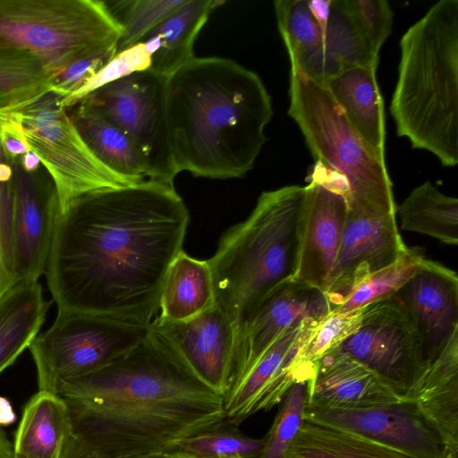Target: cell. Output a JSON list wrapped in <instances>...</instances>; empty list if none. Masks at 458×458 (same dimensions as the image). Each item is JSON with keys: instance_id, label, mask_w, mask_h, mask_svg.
<instances>
[{"instance_id": "1", "label": "cell", "mask_w": 458, "mask_h": 458, "mask_svg": "<svg viewBox=\"0 0 458 458\" xmlns=\"http://www.w3.org/2000/svg\"><path fill=\"white\" fill-rule=\"evenodd\" d=\"M189 220L174 184L156 181L74 199L59 213L45 272L58 310L150 325Z\"/></svg>"}, {"instance_id": "2", "label": "cell", "mask_w": 458, "mask_h": 458, "mask_svg": "<svg viewBox=\"0 0 458 458\" xmlns=\"http://www.w3.org/2000/svg\"><path fill=\"white\" fill-rule=\"evenodd\" d=\"M71 430L114 455L157 454L225 420L223 397L183 369L148 333L129 352L61 383Z\"/></svg>"}, {"instance_id": "3", "label": "cell", "mask_w": 458, "mask_h": 458, "mask_svg": "<svg viewBox=\"0 0 458 458\" xmlns=\"http://www.w3.org/2000/svg\"><path fill=\"white\" fill-rule=\"evenodd\" d=\"M166 110L177 173L211 179L252 169L273 115L259 76L217 56H194L167 78Z\"/></svg>"}, {"instance_id": "4", "label": "cell", "mask_w": 458, "mask_h": 458, "mask_svg": "<svg viewBox=\"0 0 458 458\" xmlns=\"http://www.w3.org/2000/svg\"><path fill=\"white\" fill-rule=\"evenodd\" d=\"M398 78L390 105L398 136L458 163V0H441L400 41Z\"/></svg>"}, {"instance_id": "5", "label": "cell", "mask_w": 458, "mask_h": 458, "mask_svg": "<svg viewBox=\"0 0 458 458\" xmlns=\"http://www.w3.org/2000/svg\"><path fill=\"white\" fill-rule=\"evenodd\" d=\"M306 186L264 191L246 220L220 238L208 259L216 303L229 317L237 337L259 303L293 279Z\"/></svg>"}, {"instance_id": "6", "label": "cell", "mask_w": 458, "mask_h": 458, "mask_svg": "<svg viewBox=\"0 0 458 458\" xmlns=\"http://www.w3.org/2000/svg\"><path fill=\"white\" fill-rule=\"evenodd\" d=\"M289 98L288 114L298 124L317 163L344 182L348 211L395 215L386 160L367 146L325 84L291 65Z\"/></svg>"}, {"instance_id": "7", "label": "cell", "mask_w": 458, "mask_h": 458, "mask_svg": "<svg viewBox=\"0 0 458 458\" xmlns=\"http://www.w3.org/2000/svg\"><path fill=\"white\" fill-rule=\"evenodd\" d=\"M120 33L104 1L0 0V48L28 51L55 75Z\"/></svg>"}, {"instance_id": "8", "label": "cell", "mask_w": 458, "mask_h": 458, "mask_svg": "<svg viewBox=\"0 0 458 458\" xmlns=\"http://www.w3.org/2000/svg\"><path fill=\"white\" fill-rule=\"evenodd\" d=\"M21 131L51 179L60 211L85 194L137 184L101 163L86 145L60 97L48 92L4 112Z\"/></svg>"}, {"instance_id": "9", "label": "cell", "mask_w": 458, "mask_h": 458, "mask_svg": "<svg viewBox=\"0 0 458 458\" xmlns=\"http://www.w3.org/2000/svg\"><path fill=\"white\" fill-rule=\"evenodd\" d=\"M148 333L149 325L58 310L52 326L38 334L28 347L37 369L38 391L56 394L61 383L101 369L139 344Z\"/></svg>"}, {"instance_id": "10", "label": "cell", "mask_w": 458, "mask_h": 458, "mask_svg": "<svg viewBox=\"0 0 458 458\" xmlns=\"http://www.w3.org/2000/svg\"><path fill=\"white\" fill-rule=\"evenodd\" d=\"M166 81L150 69L108 83L75 105L112 123L143 157L148 180L174 184V165L166 110Z\"/></svg>"}, {"instance_id": "11", "label": "cell", "mask_w": 458, "mask_h": 458, "mask_svg": "<svg viewBox=\"0 0 458 458\" xmlns=\"http://www.w3.org/2000/svg\"><path fill=\"white\" fill-rule=\"evenodd\" d=\"M332 352L361 363L400 398L427 366L416 324L396 295L365 307L359 328Z\"/></svg>"}, {"instance_id": "12", "label": "cell", "mask_w": 458, "mask_h": 458, "mask_svg": "<svg viewBox=\"0 0 458 458\" xmlns=\"http://www.w3.org/2000/svg\"><path fill=\"white\" fill-rule=\"evenodd\" d=\"M149 334L183 369L223 397L232 377L236 333L220 306L182 321L157 316Z\"/></svg>"}, {"instance_id": "13", "label": "cell", "mask_w": 458, "mask_h": 458, "mask_svg": "<svg viewBox=\"0 0 458 458\" xmlns=\"http://www.w3.org/2000/svg\"><path fill=\"white\" fill-rule=\"evenodd\" d=\"M321 318L306 320L286 332L230 384L223 395L226 422L239 426L258 411L278 404L294 383L312 378L316 364L303 361L301 352Z\"/></svg>"}, {"instance_id": "14", "label": "cell", "mask_w": 458, "mask_h": 458, "mask_svg": "<svg viewBox=\"0 0 458 458\" xmlns=\"http://www.w3.org/2000/svg\"><path fill=\"white\" fill-rule=\"evenodd\" d=\"M304 419L335 426L414 458H445L446 445L418 406L408 400L365 410L308 407Z\"/></svg>"}, {"instance_id": "15", "label": "cell", "mask_w": 458, "mask_h": 458, "mask_svg": "<svg viewBox=\"0 0 458 458\" xmlns=\"http://www.w3.org/2000/svg\"><path fill=\"white\" fill-rule=\"evenodd\" d=\"M331 310L324 292L301 282L291 279L274 288L259 303L237 337L230 384L242 377L286 332Z\"/></svg>"}, {"instance_id": "16", "label": "cell", "mask_w": 458, "mask_h": 458, "mask_svg": "<svg viewBox=\"0 0 458 458\" xmlns=\"http://www.w3.org/2000/svg\"><path fill=\"white\" fill-rule=\"evenodd\" d=\"M407 250L395 215L364 216L348 211L325 292L332 310L372 274L396 262Z\"/></svg>"}, {"instance_id": "17", "label": "cell", "mask_w": 458, "mask_h": 458, "mask_svg": "<svg viewBox=\"0 0 458 458\" xmlns=\"http://www.w3.org/2000/svg\"><path fill=\"white\" fill-rule=\"evenodd\" d=\"M13 167L14 278L16 284L36 282L46 272L59 202L51 180Z\"/></svg>"}, {"instance_id": "18", "label": "cell", "mask_w": 458, "mask_h": 458, "mask_svg": "<svg viewBox=\"0 0 458 458\" xmlns=\"http://www.w3.org/2000/svg\"><path fill=\"white\" fill-rule=\"evenodd\" d=\"M347 214L340 192L314 179L306 185L294 280L326 292Z\"/></svg>"}, {"instance_id": "19", "label": "cell", "mask_w": 458, "mask_h": 458, "mask_svg": "<svg viewBox=\"0 0 458 458\" xmlns=\"http://www.w3.org/2000/svg\"><path fill=\"white\" fill-rule=\"evenodd\" d=\"M396 296L416 324L428 365L458 333L457 274L429 259Z\"/></svg>"}, {"instance_id": "20", "label": "cell", "mask_w": 458, "mask_h": 458, "mask_svg": "<svg viewBox=\"0 0 458 458\" xmlns=\"http://www.w3.org/2000/svg\"><path fill=\"white\" fill-rule=\"evenodd\" d=\"M373 371L348 355L330 352L316 364L309 380L307 406L328 410H365L400 401Z\"/></svg>"}, {"instance_id": "21", "label": "cell", "mask_w": 458, "mask_h": 458, "mask_svg": "<svg viewBox=\"0 0 458 458\" xmlns=\"http://www.w3.org/2000/svg\"><path fill=\"white\" fill-rule=\"evenodd\" d=\"M402 399L418 406L442 437L446 450L458 449V333Z\"/></svg>"}, {"instance_id": "22", "label": "cell", "mask_w": 458, "mask_h": 458, "mask_svg": "<svg viewBox=\"0 0 458 458\" xmlns=\"http://www.w3.org/2000/svg\"><path fill=\"white\" fill-rule=\"evenodd\" d=\"M376 70L374 66H349L325 86L367 146L385 159L384 106Z\"/></svg>"}, {"instance_id": "23", "label": "cell", "mask_w": 458, "mask_h": 458, "mask_svg": "<svg viewBox=\"0 0 458 458\" xmlns=\"http://www.w3.org/2000/svg\"><path fill=\"white\" fill-rule=\"evenodd\" d=\"M215 0H185L140 42L151 55L150 70L168 78L194 57L193 45L215 8Z\"/></svg>"}, {"instance_id": "24", "label": "cell", "mask_w": 458, "mask_h": 458, "mask_svg": "<svg viewBox=\"0 0 458 458\" xmlns=\"http://www.w3.org/2000/svg\"><path fill=\"white\" fill-rule=\"evenodd\" d=\"M50 305L38 281L17 283L3 295L0 300V374L38 334Z\"/></svg>"}, {"instance_id": "25", "label": "cell", "mask_w": 458, "mask_h": 458, "mask_svg": "<svg viewBox=\"0 0 458 458\" xmlns=\"http://www.w3.org/2000/svg\"><path fill=\"white\" fill-rule=\"evenodd\" d=\"M70 430L64 400L56 394L38 391L24 407L13 453L21 458H58Z\"/></svg>"}, {"instance_id": "26", "label": "cell", "mask_w": 458, "mask_h": 458, "mask_svg": "<svg viewBox=\"0 0 458 458\" xmlns=\"http://www.w3.org/2000/svg\"><path fill=\"white\" fill-rule=\"evenodd\" d=\"M216 304L211 268L208 260L193 259L183 250L170 265L163 284L159 317L187 320Z\"/></svg>"}, {"instance_id": "27", "label": "cell", "mask_w": 458, "mask_h": 458, "mask_svg": "<svg viewBox=\"0 0 458 458\" xmlns=\"http://www.w3.org/2000/svg\"><path fill=\"white\" fill-rule=\"evenodd\" d=\"M284 458H414L346 429L304 419Z\"/></svg>"}, {"instance_id": "28", "label": "cell", "mask_w": 458, "mask_h": 458, "mask_svg": "<svg viewBox=\"0 0 458 458\" xmlns=\"http://www.w3.org/2000/svg\"><path fill=\"white\" fill-rule=\"evenodd\" d=\"M69 113L82 140L107 168L136 183L148 180L146 163L128 136L102 117L72 106Z\"/></svg>"}, {"instance_id": "29", "label": "cell", "mask_w": 458, "mask_h": 458, "mask_svg": "<svg viewBox=\"0 0 458 458\" xmlns=\"http://www.w3.org/2000/svg\"><path fill=\"white\" fill-rule=\"evenodd\" d=\"M398 212L402 230L457 245L458 199L443 193L432 182H426L413 189Z\"/></svg>"}, {"instance_id": "30", "label": "cell", "mask_w": 458, "mask_h": 458, "mask_svg": "<svg viewBox=\"0 0 458 458\" xmlns=\"http://www.w3.org/2000/svg\"><path fill=\"white\" fill-rule=\"evenodd\" d=\"M55 76L31 53L0 48V112L23 106L50 92Z\"/></svg>"}, {"instance_id": "31", "label": "cell", "mask_w": 458, "mask_h": 458, "mask_svg": "<svg viewBox=\"0 0 458 458\" xmlns=\"http://www.w3.org/2000/svg\"><path fill=\"white\" fill-rule=\"evenodd\" d=\"M323 46L326 52L344 68L377 67L379 54L373 49L358 24L348 0H331Z\"/></svg>"}, {"instance_id": "32", "label": "cell", "mask_w": 458, "mask_h": 458, "mask_svg": "<svg viewBox=\"0 0 458 458\" xmlns=\"http://www.w3.org/2000/svg\"><path fill=\"white\" fill-rule=\"evenodd\" d=\"M428 260L420 249L408 248L405 254L396 262L369 276L341 305L331 311L351 312L396 295Z\"/></svg>"}, {"instance_id": "33", "label": "cell", "mask_w": 458, "mask_h": 458, "mask_svg": "<svg viewBox=\"0 0 458 458\" xmlns=\"http://www.w3.org/2000/svg\"><path fill=\"white\" fill-rule=\"evenodd\" d=\"M184 1H104L108 13L121 27V33L116 41V54L139 43L148 32Z\"/></svg>"}, {"instance_id": "34", "label": "cell", "mask_w": 458, "mask_h": 458, "mask_svg": "<svg viewBox=\"0 0 458 458\" xmlns=\"http://www.w3.org/2000/svg\"><path fill=\"white\" fill-rule=\"evenodd\" d=\"M264 445V437H250L225 420L211 429L179 441L173 450L201 458H259Z\"/></svg>"}, {"instance_id": "35", "label": "cell", "mask_w": 458, "mask_h": 458, "mask_svg": "<svg viewBox=\"0 0 458 458\" xmlns=\"http://www.w3.org/2000/svg\"><path fill=\"white\" fill-rule=\"evenodd\" d=\"M274 7L290 57L323 46L324 33L308 0H276Z\"/></svg>"}, {"instance_id": "36", "label": "cell", "mask_w": 458, "mask_h": 458, "mask_svg": "<svg viewBox=\"0 0 458 458\" xmlns=\"http://www.w3.org/2000/svg\"><path fill=\"white\" fill-rule=\"evenodd\" d=\"M309 380L294 383L285 394L274 422L264 437V448L259 458L284 457L304 420Z\"/></svg>"}, {"instance_id": "37", "label": "cell", "mask_w": 458, "mask_h": 458, "mask_svg": "<svg viewBox=\"0 0 458 458\" xmlns=\"http://www.w3.org/2000/svg\"><path fill=\"white\" fill-rule=\"evenodd\" d=\"M363 309L351 312L330 311L311 331L301 352V360L317 363L324 355L335 350L360 327Z\"/></svg>"}, {"instance_id": "38", "label": "cell", "mask_w": 458, "mask_h": 458, "mask_svg": "<svg viewBox=\"0 0 458 458\" xmlns=\"http://www.w3.org/2000/svg\"><path fill=\"white\" fill-rule=\"evenodd\" d=\"M151 55L142 42L117 53L94 77L72 95L61 99L64 108L75 105L81 98L96 89L129 76L134 72L150 69Z\"/></svg>"}, {"instance_id": "39", "label": "cell", "mask_w": 458, "mask_h": 458, "mask_svg": "<svg viewBox=\"0 0 458 458\" xmlns=\"http://www.w3.org/2000/svg\"><path fill=\"white\" fill-rule=\"evenodd\" d=\"M116 55V43L80 59L56 74L50 92L61 99L76 92L94 77Z\"/></svg>"}, {"instance_id": "40", "label": "cell", "mask_w": 458, "mask_h": 458, "mask_svg": "<svg viewBox=\"0 0 458 458\" xmlns=\"http://www.w3.org/2000/svg\"><path fill=\"white\" fill-rule=\"evenodd\" d=\"M349 6L376 53L388 38L394 12L385 0H348Z\"/></svg>"}, {"instance_id": "41", "label": "cell", "mask_w": 458, "mask_h": 458, "mask_svg": "<svg viewBox=\"0 0 458 458\" xmlns=\"http://www.w3.org/2000/svg\"><path fill=\"white\" fill-rule=\"evenodd\" d=\"M157 454H109L98 450L70 430L64 441L58 458H156Z\"/></svg>"}, {"instance_id": "42", "label": "cell", "mask_w": 458, "mask_h": 458, "mask_svg": "<svg viewBox=\"0 0 458 458\" xmlns=\"http://www.w3.org/2000/svg\"><path fill=\"white\" fill-rule=\"evenodd\" d=\"M14 284H16L14 279L9 273L4 263L0 243V300L2 299L3 295Z\"/></svg>"}, {"instance_id": "43", "label": "cell", "mask_w": 458, "mask_h": 458, "mask_svg": "<svg viewBox=\"0 0 458 458\" xmlns=\"http://www.w3.org/2000/svg\"><path fill=\"white\" fill-rule=\"evenodd\" d=\"M40 164V160L38 156L30 150L21 161L20 165L25 172L29 174H34L37 172L38 167Z\"/></svg>"}, {"instance_id": "44", "label": "cell", "mask_w": 458, "mask_h": 458, "mask_svg": "<svg viewBox=\"0 0 458 458\" xmlns=\"http://www.w3.org/2000/svg\"><path fill=\"white\" fill-rule=\"evenodd\" d=\"M15 420L13 408L5 398L0 397V425H7Z\"/></svg>"}, {"instance_id": "45", "label": "cell", "mask_w": 458, "mask_h": 458, "mask_svg": "<svg viewBox=\"0 0 458 458\" xmlns=\"http://www.w3.org/2000/svg\"><path fill=\"white\" fill-rule=\"evenodd\" d=\"M13 447L5 434L0 430V458H13Z\"/></svg>"}, {"instance_id": "46", "label": "cell", "mask_w": 458, "mask_h": 458, "mask_svg": "<svg viewBox=\"0 0 458 458\" xmlns=\"http://www.w3.org/2000/svg\"><path fill=\"white\" fill-rule=\"evenodd\" d=\"M156 458H201L195 454L180 451V450H171L168 452L157 454ZM222 458H241V457H222Z\"/></svg>"}, {"instance_id": "47", "label": "cell", "mask_w": 458, "mask_h": 458, "mask_svg": "<svg viewBox=\"0 0 458 458\" xmlns=\"http://www.w3.org/2000/svg\"><path fill=\"white\" fill-rule=\"evenodd\" d=\"M445 458H458V449L446 450Z\"/></svg>"}, {"instance_id": "48", "label": "cell", "mask_w": 458, "mask_h": 458, "mask_svg": "<svg viewBox=\"0 0 458 458\" xmlns=\"http://www.w3.org/2000/svg\"><path fill=\"white\" fill-rule=\"evenodd\" d=\"M13 458H21V457L17 456V455H16V454H14V453H13Z\"/></svg>"}]
</instances>
